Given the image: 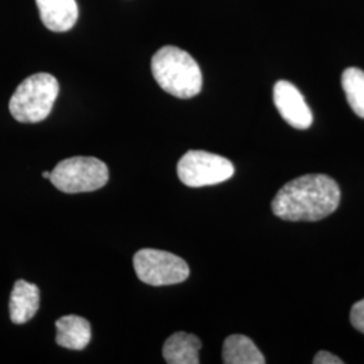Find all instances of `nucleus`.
Segmentation results:
<instances>
[{
	"mask_svg": "<svg viewBox=\"0 0 364 364\" xmlns=\"http://www.w3.org/2000/svg\"><path fill=\"white\" fill-rule=\"evenodd\" d=\"M340 197L338 182L329 176L305 174L279 189L272 209L282 220H323L338 209Z\"/></svg>",
	"mask_w": 364,
	"mask_h": 364,
	"instance_id": "nucleus-1",
	"label": "nucleus"
},
{
	"mask_svg": "<svg viewBox=\"0 0 364 364\" xmlns=\"http://www.w3.org/2000/svg\"><path fill=\"white\" fill-rule=\"evenodd\" d=\"M151 72L158 85L178 99L195 97L203 88V73L195 58L176 46H164L153 55Z\"/></svg>",
	"mask_w": 364,
	"mask_h": 364,
	"instance_id": "nucleus-2",
	"label": "nucleus"
},
{
	"mask_svg": "<svg viewBox=\"0 0 364 364\" xmlns=\"http://www.w3.org/2000/svg\"><path fill=\"white\" fill-rule=\"evenodd\" d=\"M60 93L57 78L49 73H36L25 78L10 99V112L21 123H38L50 115Z\"/></svg>",
	"mask_w": 364,
	"mask_h": 364,
	"instance_id": "nucleus-3",
	"label": "nucleus"
},
{
	"mask_svg": "<svg viewBox=\"0 0 364 364\" xmlns=\"http://www.w3.org/2000/svg\"><path fill=\"white\" fill-rule=\"evenodd\" d=\"M108 177L103 161L95 156H72L55 165L49 180L64 193H85L103 188Z\"/></svg>",
	"mask_w": 364,
	"mask_h": 364,
	"instance_id": "nucleus-4",
	"label": "nucleus"
},
{
	"mask_svg": "<svg viewBox=\"0 0 364 364\" xmlns=\"http://www.w3.org/2000/svg\"><path fill=\"white\" fill-rule=\"evenodd\" d=\"M138 278L151 287H168L188 279L191 270L185 260L162 250L142 248L134 255Z\"/></svg>",
	"mask_w": 364,
	"mask_h": 364,
	"instance_id": "nucleus-5",
	"label": "nucleus"
},
{
	"mask_svg": "<svg viewBox=\"0 0 364 364\" xmlns=\"http://www.w3.org/2000/svg\"><path fill=\"white\" fill-rule=\"evenodd\" d=\"M232 162L224 156L203 150H191L177 164V174L182 183L191 188L218 185L234 176Z\"/></svg>",
	"mask_w": 364,
	"mask_h": 364,
	"instance_id": "nucleus-6",
	"label": "nucleus"
},
{
	"mask_svg": "<svg viewBox=\"0 0 364 364\" xmlns=\"http://www.w3.org/2000/svg\"><path fill=\"white\" fill-rule=\"evenodd\" d=\"M273 95L274 105L287 124L297 130H306L312 126V111L296 85L281 80L274 85Z\"/></svg>",
	"mask_w": 364,
	"mask_h": 364,
	"instance_id": "nucleus-7",
	"label": "nucleus"
},
{
	"mask_svg": "<svg viewBox=\"0 0 364 364\" xmlns=\"http://www.w3.org/2000/svg\"><path fill=\"white\" fill-rule=\"evenodd\" d=\"M39 16L46 28L64 33L76 25L78 6L76 0H36Z\"/></svg>",
	"mask_w": 364,
	"mask_h": 364,
	"instance_id": "nucleus-8",
	"label": "nucleus"
},
{
	"mask_svg": "<svg viewBox=\"0 0 364 364\" xmlns=\"http://www.w3.org/2000/svg\"><path fill=\"white\" fill-rule=\"evenodd\" d=\"M10 318L14 324L21 326L30 321L39 309L38 287L19 279L15 282L10 297Z\"/></svg>",
	"mask_w": 364,
	"mask_h": 364,
	"instance_id": "nucleus-9",
	"label": "nucleus"
},
{
	"mask_svg": "<svg viewBox=\"0 0 364 364\" xmlns=\"http://www.w3.org/2000/svg\"><path fill=\"white\" fill-rule=\"evenodd\" d=\"M55 328L57 344L68 350L81 351L91 341L92 331L90 321L76 314H68L58 318L55 321Z\"/></svg>",
	"mask_w": 364,
	"mask_h": 364,
	"instance_id": "nucleus-10",
	"label": "nucleus"
},
{
	"mask_svg": "<svg viewBox=\"0 0 364 364\" xmlns=\"http://www.w3.org/2000/svg\"><path fill=\"white\" fill-rule=\"evenodd\" d=\"M201 341L196 335L186 332L173 333L164 344V359L169 364H198Z\"/></svg>",
	"mask_w": 364,
	"mask_h": 364,
	"instance_id": "nucleus-11",
	"label": "nucleus"
},
{
	"mask_svg": "<svg viewBox=\"0 0 364 364\" xmlns=\"http://www.w3.org/2000/svg\"><path fill=\"white\" fill-rule=\"evenodd\" d=\"M223 362L225 364H264L266 359L251 338L231 335L223 344Z\"/></svg>",
	"mask_w": 364,
	"mask_h": 364,
	"instance_id": "nucleus-12",
	"label": "nucleus"
},
{
	"mask_svg": "<svg viewBox=\"0 0 364 364\" xmlns=\"http://www.w3.org/2000/svg\"><path fill=\"white\" fill-rule=\"evenodd\" d=\"M341 85L352 111L364 119V72L359 68H347L341 76Z\"/></svg>",
	"mask_w": 364,
	"mask_h": 364,
	"instance_id": "nucleus-13",
	"label": "nucleus"
},
{
	"mask_svg": "<svg viewBox=\"0 0 364 364\" xmlns=\"http://www.w3.org/2000/svg\"><path fill=\"white\" fill-rule=\"evenodd\" d=\"M350 318L353 328L364 333V299L352 305Z\"/></svg>",
	"mask_w": 364,
	"mask_h": 364,
	"instance_id": "nucleus-14",
	"label": "nucleus"
},
{
	"mask_svg": "<svg viewBox=\"0 0 364 364\" xmlns=\"http://www.w3.org/2000/svg\"><path fill=\"white\" fill-rule=\"evenodd\" d=\"M314 364H343L344 362L338 358L336 355H333L332 352L320 351L316 353L314 359H313Z\"/></svg>",
	"mask_w": 364,
	"mask_h": 364,
	"instance_id": "nucleus-15",
	"label": "nucleus"
},
{
	"mask_svg": "<svg viewBox=\"0 0 364 364\" xmlns=\"http://www.w3.org/2000/svg\"><path fill=\"white\" fill-rule=\"evenodd\" d=\"M42 177H43V178H50V171H43V173H42Z\"/></svg>",
	"mask_w": 364,
	"mask_h": 364,
	"instance_id": "nucleus-16",
	"label": "nucleus"
}]
</instances>
